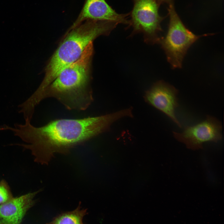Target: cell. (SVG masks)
I'll return each instance as SVG.
<instances>
[{
    "label": "cell",
    "instance_id": "cell-1",
    "mask_svg": "<svg viewBox=\"0 0 224 224\" xmlns=\"http://www.w3.org/2000/svg\"><path fill=\"white\" fill-rule=\"evenodd\" d=\"M23 124L16 123L14 127L5 125L26 144H17L30 150L35 162L47 165L57 153L67 154L70 150L107 131L118 120L114 113L80 119H57L37 127L30 120Z\"/></svg>",
    "mask_w": 224,
    "mask_h": 224
},
{
    "label": "cell",
    "instance_id": "cell-2",
    "mask_svg": "<svg viewBox=\"0 0 224 224\" xmlns=\"http://www.w3.org/2000/svg\"><path fill=\"white\" fill-rule=\"evenodd\" d=\"M93 52L92 42L87 46L80 57L63 69L44 90L29 98L37 106L44 99L54 98L68 110H84L93 100L89 86L90 70Z\"/></svg>",
    "mask_w": 224,
    "mask_h": 224
},
{
    "label": "cell",
    "instance_id": "cell-3",
    "mask_svg": "<svg viewBox=\"0 0 224 224\" xmlns=\"http://www.w3.org/2000/svg\"><path fill=\"white\" fill-rule=\"evenodd\" d=\"M118 24L112 21L87 20L68 31L49 61L37 91H42L63 69L76 61L90 42L100 35H109Z\"/></svg>",
    "mask_w": 224,
    "mask_h": 224
},
{
    "label": "cell",
    "instance_id": "cell-4",
    "mask_svg": "<svg viewBox=\"0 0 224 224\" xmlns=\"http://www.w3.org/2000/svg\"><path fill=\"white\" fill-rule=\"evenodd\" d=\"M168 10L170 21L167 33L165 37H161L158 43L164 50L172 68H180L184 57L190 46L199 38L214 34L200 35L194 34L183 24L173 3L169 4Z\"/></svg>",
    "mask_w": 224,
    "mask_h": 224
},
{
    "label": "cell",
    "instance_id": "cell-5",
    "mask_svg": "<svg viewBox=\"0 0 224 224\" xmlns=\"http://www.w3.org/2000/svg\"><path fill=\"white\" fill-rule=\"evenodd\" d=\"M133 6L129 13V26L133 30L130 35L142 33L144 40L147 44L158 43L159 36L162 31L161 23L164 18L159 13L160 4L157 0H133Z\"/></svg>",
    "mask_w": 224,
    "mask_h": 224
},
{
    "label": "cell",
    "instance_id": "cell-6",
    "mask_svg": "<svg viewBox=\"0 0 224 224\" xmlns=\"http://www.w3.org/2000/svg\"><path fill=\"white\" fill-rule=\"evenodd\" d=\"M222 123L216 118L207 115L203 121L192 126H187L182 133L173 132L174 138L193 150L202 149L208 142H217L222 139Z\"/></svg>",
    "mask_w": 224,
    "mask_h": 224
},
{
    "label": "cell",
    "instance_id": "cell-7",
    "mask_svg": "<svg viewBox=\"0 0 224 224\" xmlns=\"http://www.w3.org/2000/svg\"><path fill=\"white\" fill-rule=\"evenodd\" d=\"M178 93L173 86L160 80L147 91L144 97L146 102L166 114L180 128L181 124L175 114V110L179 106Z\"/></svg>",
    "mask_w": 224,
    "mask_h": 224
},
{
    "label": "cell",
    "instance_id": "cell-8",
    "mask_svg": "<svg viewBox=\"0 0 224 224\" xmlns=\"http://www.w3.org/2000/svg\"><path fill=\"white\" fill-rule=\"evenodd\" d=\"M128 16L129 13L117 12L105 0H85L77 18L68 31L87 20L110 21L129 26Z\"/></svg>",
    "mask_w": 224,
    "mask_h": 224
},
{
    "label": "cell",
    "instance_id": "cell-9",
    "mask_svg": "<svg viewBox=\"0 0 224 224\" xmlns=\"http://www.w3.org/2000/svg\"><path fill=\"white\" fill-rule=\"evenodd\" d=\"M40 190L29 193L0 204V224H20L27 211L35 203Z\"/></svg>",
    "mask_w": 224,
    "mask_h": 224
},
{
    "label": "cell",
    "instance_id": "cell-10",
    "mask_svg": "<svg viewBox=\"0 0 224 224\" xmlns=\"http://www.w3.org/2000/svg\"><path fill=\"white\" fill-rule=\"evenodd\" d=\"M86 209H81L80 205L74 210L58 216L49 224H83L82 219L86 213Z\"/></svg>",
    "mask_w": 224,
    "mask_h": 224
},
{
    "label": "cell",
    "instance_id": "cell-11",
    "mask_svg": "<svg viewBox=\"0 0 224 224\" xmlns=\"http://www.w3.org/2000/svg\"><path fill=\"white\" fill-rule=\"evenodd\" d=\"M13 197L9 186L4 180L0 182V204L6 203Z\"/></svg>",
    "mask_w": 224,
    "mask_h": 224
},
{
    "label": "cell",
    "instance_id": "cell-12",
    "mask_svg": "<svg viewBox=\"0 0 224 224\" xmlns=\"http://www.w3.org/2000/svg\"><path fill=\"white\" fill-rule=\"evenodd\" d=\"M161 4L163 3H167L169 4L172 3V0H157Z\"/></svg>",
    "mask_w": 224,
    "mask_h": 224
}]
</instances>
